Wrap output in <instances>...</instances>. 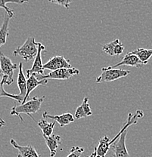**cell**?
<instances>
[{"label":"cell","mask_w":152,"mask_h":157,"mask_svg":"<svg viewBox=\"0 0 152 157\" xmlns=\"http://www.w3.org/2000/svg\"><path fill=\"white\" fill-rule=\"evenodd\" d=\"M45 98V96H42L41 98L34 96L30 101H26L25 103H22L20 105L14 104V106L11 109V115L18 117L22 122H24V119L21 117V114H26V115L29 116L33 120H35L32 115L37 113L40 110Z\"/></svg>","instance_id":"1"},{"label":"cell","mask_w":152,"mask_h":157,"mask_svg":"<svg viewBox=\"0 0 152 157\" xmlns=\"http://www.w3.org/2000/svg\"><path fill=\"white\" fill-rule=\"evenodd\" d=\"M38 44L34 37L29 36L24 44L13 52L14 56H20L25 61H30L36 58L38 53Z\"/></svg>","instance_id":"2"},{"label":"cell","mask_w":152,"mask_h":157,"mask_svg":"<svg viewBox=\"0 0 152 157\" xmlns=\"http://www.w3.org/2000/svg\"><path fill=\"white\" fill-rule=\"evenodd\" d=\"M130 74V70L123 69L112 68L109 66L101 69V74L96 78V83L110 82L120 78L126 77Z\"/></svg>","instance_id":"3"},{"label":"cell","mask_w":152,"mask_h":157,"mask_svg":"<svg viewBox=\"0 0 152 157\" xmlns=\"http://www.w3.org/2000/svg\"><path fill=\"white\" fill-rule=\"evenodd\" d=\"M18 68V65L13 63L11 60L6 57L2 52H0V70L2 73L5 85L10 86L14 82V71Z\"/></svg>","instance_id":"4"},{"label":"cell","mask_w":152,"mask_h":157,"mask_svg":"<svg viewBox=\"0 0 152 157\" xmlns=\"http://www.w3.org/2000/svg\"><path fill=\"white\" fill-rule=\"evenodd\" d=\"M80 74V70L76 68H61L51 71L46 75H41L40 79H59L68 80L72 76Z\"/></svg>","instance_id":"5"},{"label":"cell","mask_w":152,"mask_h":157,"mask_svg":"<svg viewBox=\"0 0 152 157\" xmlns=\"http://www.w3.org/2000/svg\"><path fill=\"white\" fill-rule=\"evenodd\" d=\"M127 130L128 129L123 132L118 140H115L111 146L114 153V157H130L126 145Z\"/></svg>","instance_id":"6"},{"label":"cell","mask_w":152,"mask_h":157,"mask_svg":"<svg viewBox=\"0 0 152 157\" xmlns=\"http://www.w3.org/2000/svg\"><path fill=\"white\" fill-rule=\"evenodd\" d=\"M46 52L45 48L42 44L39 42L38 44V53H37V56H36L35 60H34L33 64L32 65V67L29 70H26V73H27V77L31 76L33 74L35 75H44V68H43V63H42V52Z\"/></svg>","instance_id":"7"},{"label":"cell","mask_w":152,"mask_h":157,"mask_svg":"<svg viewBox=\"0 0 152 157\" xmlns=\"http://www.w3.org/2000/svg\"><path fill=\"white\" fill-rule=\"evenodd\" d=\"M43 68L44 70L53 71L61 68H72V65L70 63V60L64 57L55 56L43 65Z\"/></svg>","instance_id":"8"},{"label":"cell","mask_w":152,"mask_h":157,"mask_svg":"<svg viewBox=\"0 0 152 157\" xmlns=\"http://www.w3.org/2000/svg\"><path fill=\"white\" fill-rule=\"evenodd\" d=\"M10 144L14 148L18 150V157H40L36 149L31 145L21 146L14 140V139H11Z\"/></svg>","instance_id":"9"},{"label":"cell","mask_w":152,"mask_h":157,"mask_svg":"<svg viewBox=\"0 0 152 157\" xmlns=\"http://www.w3.org/2000/svg\"><path fill=\"white\" fill-rule=\"evenodd\" d=\"M42 117L44 119H51L56 122L57 123L59 124L61 127H65L66 125H69L75 121V118L73 115H72L70 113H66L61 114V115H50L47 112H44L42 114Z\"/></svg>","instance_id":"10"},{"label":"cell","mask_w":152,"mask_h":157,"mask_svg":"<svg viewBox=\"0 0 152 157\" xmlns=\"http://www.w3.org/2000/svg\"><path fill=\"white\" fill-rule=\"evenodd\" d=\"M27 94H26L25 97L24 98V101L22 103H25L27 101L29 96H30V93L33 91L35 88H37L38 86H45L49 82L48 79H39L37 78V75L33 74L29 77H27ZM21 103V104H22Z\"/></svg>","instance_id":"11"},{"label":"cell","mask_w":152,"mask_h":157,"mask_svg":"<svg viewBox=\"0 0 152 157\" xmlns=\"http://www.w3.org/2000/svg\"><path fill=\"white\" fill-rule=\"evenodd\" d=\"M102 50L111 56H119L123 52L124 45L119 39H115L111 42L104 44L102 46Z\"/></svg>","instance_id":"12"},{"label":"cell","mask_w":152,"mask_h":157,"mask_svg":"<svg viewBox=\"0 0 152 157\" xmlns=\"http://www.w3.org/2000/svg\"><path fill=\"white\" fill-rule=\"evenodd\" d=\"M123 65L138 68L144 64L136 55L132 54V52H130V53H127V55L123 58L122 60H120V62H119L117 64L114 65V66L111 67L112 68H117L118 67L123 66Z\"/></svg>","instance_id":"13"},{"label":"cell","mask_w":152,"mask_h":157,"mask_svg":"<svg viewBox=\"0 0 152 157\" xmlns=\"http://www.w3.org/2000/svg\"><path fill=\"white\" fill-rule=\"evenodd\" d=\"M45 139V142L46 144V146L49 149L50 151V157H55L57 153V150L58 147L61 143V137L59 135H54L49 137H43Z\"/></svg>","instance_id":"14"},{"label":"cell","mask_w":152,"mask_h":157,"mask_svg":"<svg viewBox=\"0 0 152 157\" xmlns=\"http://www.w3.org/2000/svg\"><path fill=\"white\" fill-rule=\"evenodd\" d=\"M92 115V111L91 110L89 104V98L85 97L82 102L81 105L79 106L76 109L74 117L76 119H80L82 118H86Z\"/></svg>","instance_id":"15"},{"label":"cell","mask_w":152,"mask_h":157,"mask_svg":"<svg viewBox=\"0 0 152 157\" xmlns=\"http://www.w3.org/2000/svg\"><path fill=\"white\" fill-rule=\"evenodd\" d=\"M111 144V139L108 137L104 136L99 139V145L98 147H95L94 150H95L96 155L101 157H105L107 152L110 150Z\"/></svg>","instance_id":"16"},{"label":"cell","mask_w":152,"mask_h":157,"mask_svg":"<svg viewBox=\"0 0 152 157\" xmlns=\"http://www.w3.org/2000/svg\"><path fill=\"white\" fill-rule=\"evenodd\" d=\"M18 87L19 88V95L21 98H24L26 94H27V78L24 76V72H23V63L20 62L18 65V75L17 80Z\"/></svg>","instance_id":"17"},{"label":"cell","mask_w":152,"mask_h":157,"mask_svg":"<svg viewBox=\"0 0 152 157\" xmlns=\"http://www.w3.org/2000/svg\"><path fill=\"white\" fill-rule=\"evenodd\" d=\"M11 19L7 13H5L4 20H3L2 24L0 27V48L6 43L7 38L9 35V21Z\"/></svg>","instance_id":"18"},{"label":"cell","mask_w":152,"mask_h":157,"mask_svg":"<svg viewBox=\"0 0 152 157\" xmlns=\"http://www.w3.org/2000/svg\"><path fill=\"white\" fill-rule=\"evenodd\" d=\"M55 124H56V122H47L46 119H43L39 121L37 125L42 131V136L49 137L53 134V130L55 126Z\"/></svg>","instance_id":"19"},{"label":"cell","mask_w":152,"mask_h":157,"mask_svg":"<svg viewBox=\"0 0 152 157\" xmlns=\"http://www.w3.org/2000/svg\"><path fill=\"white\" fill-rule=\"evenodd\" d=\"M132 54L136 55L144 65L147 64L149 59L152 57V48L149 49L146 48H137L132 51Z\"/></svg>","instance_id":"20"},{"label":"cell","mask_w":152,"mask_h":157,"mask_svg":"<svg viewBox=\"0 0 152 157\" xmlns=\"http://www.w3.org/2000/svg\"><path fill=\"white\" fill-rule=\"evenodd\" d=\"M4 86H5V82L4 80H3V78L0 76V98H3V97L9 98H11V99L14 100V101L18 103L23 102L24 98H21L19 94H14L8 93L7 91L5 90Z\"/></svg>","instance_id":"21"},{"label":"cell","mask_w":152,"mask_h":157,"mask_svg":"<svg viewBox=\"0 0 152 157\" xmlns=\"http://www.w3.org/2000/svg\"><path fill=\"white\" fill-rule=\"evenodd\" d=\"M29 0H0V8L4 9L6 12L9 14V17L12 18L14 15V12L12 9H9L6 5L8 3H16L18 5H22L25 2H28Z\"/></svg>","instance_id":"22"},{"label":"cell","mask_w":152,"mask_h":157,"mask_svg":"<svg viewBox=\"0 0 152 157\" xmlns=\"http://www.w3.org/2000/svg\"><path fill=\"white\" fill-rule=\"evenodd\" d=\"M84 152V148L81 147H73L71 149L70 153L67 157H80L82 153Z\"/></svg>","instance_id":"23"},{"label":"cell","mask_w":152,"mask_h":157,"mask_svg":"<svg viewBox=\"0 0 152 157\" xmlns=\"http://www.w3.org/2000/svg\"><path fill=\"white\" fill-rule=\"evenodd\" d=\"M49 1L51 3H54V4H56L60 6H62V7H64L65 9H69L72 0H49Z\"/></svg>","instance_id":"24"},{"label":"cell","mask_w":152,"mask_h":157,"mask_svg":"<svg viewBox=\"0 0 152 157\" xmlns=\"http://www.w3.org/2000/svg\"><path fill=\"white\" fill-rule=\"evenodd\" d=\"M5 125H6V122L2 119H0V128L5 126Z\"/></svg>","instance_id":"25"},{"label":"cell","mask_w":152,"mask_h":157,"mask_svg":"<svg viewBox=\"0 0 152 157\" xmlns=\"http://www.w3.org/2000/svg\"><path fill=\"white\" fill-rule=\"evenodd\" d=\"M89 157H101V156H97V155H96V152H95V150H94V152H93L91 156H89ZM105 157H107V156H105Z\"/></svg>","instance_id":"26"},{"label":"cell","mask_w":152,"mask_h":157,"mask_svg":"<svg viewBox=\"0 0 152 157\" xmlns=\"http://www.w3.org/2000/svg\"><path fill=\"white\" fill-rule=\"evenodd\" d=\"M0 73H1V70H0Z\"/></svg>","instance_id":"27"}]
</instances>
